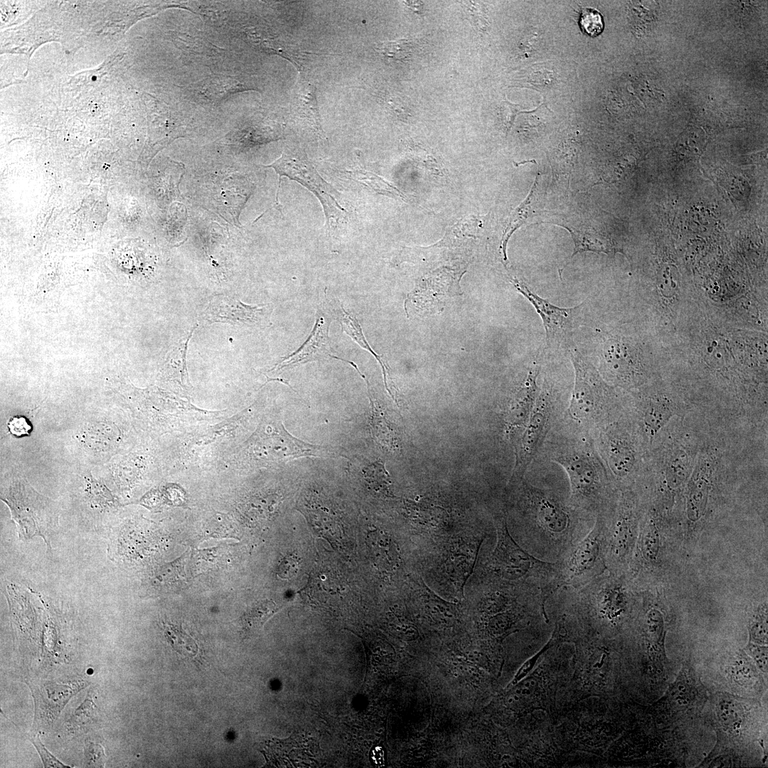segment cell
<instances>
[{
    "mask_svg": "<svg viewBox=\"0 0 768 768\" xmlns=\"http://www.w3.org/2000/svg\"><path fill=\"white\" fill-rule=\"evenodd\" d=\"M521 481L518 502L525 520L526 550L545 561L562 560L590 530L595 518L551 489Z\"/></svg>",
    "mask_w": 768,
    "mask_h": 768,
    "instance_id": "cell-1",
    "label": "cell"
},
{
    "mask_svg": "<svg viewBox=\"0 0 768 768\" xmlns=\"http://www.w3.org/2000/svg\"><path fill=\"white\" fill-rule=\"evenodd\" d=\"M497 540L487 570L500 583L539 591L545 602L562 587L561 562L540 560L521 547L510 534L503 515L495 518Z\"/></svg>",
    "mask_w": 768,
    "mask_h": 768,
    "instance_id": "cell-2",
    "label": "cell"
},
{
    "mask_svg": "<svg viewBox=\"0 0 768 768\" xmlns=\"http://www.w3.org/2000/svg\"><path fill=\"white\" fill-rule=\"evenodd\" d=\"M552 462L566 472L570 482V503L595 518L603 512L607 479L603 466L590 440L568 444L553 452Z\"/></svg>",
    "mask_w": 768,
    "mask_h": 768,
    "instance_id": "cell-3",
    "label": "cell"
},
{
    "mask_svg": "<svg viewBox=\"0 0 768 768\" xmlns=\"http://www.w3.org/2000/svg\"><path fill=\"white\" fill-rule=\"evenodd\" d=\"M567 352L575 372L574 388L567 413L577 427L586 430H593L601 422L604 414L607 387L599 371L580 353L575 344Z\"/></svg>",
    "mask_w": 768,
    "mask_h": 768,
    "instance_id": "cell-4",
    "label": "cell"
},
{
    "mask_svg": "<svg viewBox=\"0 0 768 768\" xmlns=\"http://www.w3.org/2000/svg\"><path fill=\"white\" fill-rule=\"evenodd\" d=\"M265 166L272 168L279 175L276 204L281 213L282 212L279 203V192L282 177L286 176L305 186L319 199L329 229L332 223H338L347 214V210L337 200L340 194L319 174L302 147L291 145L284 148L280 157Z\"/></svg>",
    "mask_w": 768,
    "mask_h": 768,
    "instance_id": "cell-5",
    "label": "cell"
},
{
    "mask_svg": "<svg viewBox=\"0 0 768 768\" xmlns=\"http://www.w3.org/2000/svg\"><path fill=\"white\" fill-rule=\"evenodd\" d=\"M606 555V520L601 513L587 535L560 560L562 587L578 589L604 574Z\"/></svg>",
    "mask_w": 768,
    "mask_h": 768,
    "instance_id": "cell-6",
    "label": "cell"
},
{
    "mask_svg": "<svg viewBox=\"0 0 768 768\" xmlns=\"http://www.w3.org/2000/svg\"><path fill=\"white\" fill-rule=\"evenodd\" d=\"M247 450L255 460L278 461L329 454L328 449L291 435L277 417L264 419L247 442Z\"/></svg>",
    "mask_w": 768,
    "mask_h": 768,
    "instance_id": "cell-7",
    "label": "cell"
},
{
    "mask_svg": "<svg viewBox=\"0 0 768 768\" xmlns=\"http://www.w3.org/2000/svg\"><path fill=\"white\" fill-rule=\"evenodd\" d=\"M511 282L540 316L545 331L546 348L567 350L572 346L573 334L580 324L585 302L570 308L559 307L531 292L518 279L513 278Z\"/></svg>",
    "mask_w": 768,
    "mask_h": 768,
    "instance_id": "cell-8",
    "label": "cell"
},
{
    "mask_svg": "<svg viewBox=\"0 0 768 768\" xmlns=\"http://www.w3.org/2000/svg\"><path fill=\"white\" fill-rule=\"evenodd\" d=\"M754 700L728 693L715 694L711 700L712 718L718 732V743L737 747L749 740L753 722Z\"/></svg>",
    "mask_w": 768,
    "mask_h": 768,
    "instance_id": "cell-9",
    "label": "cell"
},
{
    "mask_svg": "<svg viewBox=\"0 0 768 768\" xmlns=\"http://www.w3.org/2000/svg\"><path fill=\"white\" fill-rule=\"evenodd\" d=\"M34 702V718L31 733L48 731L73 696L87 686L84 681L60 683L47 680H29Z\"/></svg>",
    "mask_w": 768,
    "mask_h": 768,
    "instance_id": "cell-10",
    "label": "cell"
},
{
    "mask_svg": "<svg viewBox=\"0 0 768 768\" xmlns=\"http://www.w3.org/2000/svg\"><path fill=\"white\" fill-rule=\"evenodd\" d=\"M636 500L625 494L618 505L614 521L607 526V565L614 572L625 567L629 560L636 528Z\"/></svg>",
    "mask_w": 768,
    "mask_h": 768,
    "instance_id": "cell-11",
    "label": "cell"
},
{
    "mask_svg": "<svg viewBox=\"0 0 768 768\" xmlns=\"http://www.w3.org/2000/svg\"><path fill=\"white\" fill-rule=\"evenodd\" d=\"M553 415V401L547 388L540 390L535 405L523 427L516 446L514 479H523L526 470L536 455L550 428Z\"/></svg>",
    "mask_w": 768,
    "mask_h": 768,
    "instance_id": "cell-12",
    "label": "cell"
},
{
    "mask_svg": "<svg viewBox=\"0 0 768 768\" xmlns=\"http://www.w3.org/2000/svg\"><path fill=\"white\" fill-rule=\"evenodd\" d=\"M330 315L325 307H319L316 324L308 339L297 351L283 358L276 366L278 370L331 356L329 328L332 319Z\"/></svg>",
    "mask_w": 768,
    "mask_h": 768,
    "instance_id": "cell-13",
    "label": "cell"
},
{
    "mask_svg": "<svg viewBox=\"0 0 768 768\" xmlns=\"http://www.w3.org/2000/svg\"><path fill=\"white\" fill-rule=\"evenodd\" d=\"M266 307L249 306L240 300L228 297H217L210 302L204 317L211 322H232L250 325L262 324L266 316Z\"/></svg>",
    "mask_w": 768,
    "mask_h": 768,
    "instance_id": "cell-14",
    "label": "cell"
},
{
    "mask_svg": "<svg viewBox=\"0 0 768 768\" xmlns=\"http://www.w3.org/2000/svg\"><path fill=\"white\" fill-rule=\"evenodd\" d=\"M598 448L610 468L617 476H627L635 464V452L629 440L615 430L600 432Z\"/></svg>",
    "mask_w": 768,
    "mask_h": 768,
    "instance_id": "cell-15",
    "label": "cell"
},
{
    "mask_svg": "<svg viewBox=\"0 0 768 768\" xmlns=\"http://www.w3.org/2000/svg\"><path fill=\"white\" fill-rule=\"evenodd\" d=\"M705 700L703 687L690 665L685 664L675 682L668 688L666 703L673 712L693 711Z\"/></svg>",
    "mask_w": 768,
    "mask_h": 768,
    "instance_id": "cell-16",
    "label": "cell"
},
{
    "mask_svg": "<svg viewBox=\"0 0 768 768\" xmlns=\"http://www.w3.org/2000/svg\"><path fill=\"white\" fill-rule=\"evenodd\" d=\"M484 538L474 541H464L449 550L443 566L444 572L452 584L462 591L475 567Z\"/></svg>",
    "mask_w": 768,
    "mask_h": 768,
    "instance_id": "cell-17",
    "label": "cell"
},
{
    "mask_svg": "<svg viewBox=\"0 0 768 768\" xmlns=\"http://www.w3.org/2000/svg\"><path fill=\"white\" fill-rule=\"evenodd\" d=\"M602 372L620 383H631L638 374L639 368L633 356L621 342L609 340L602 353Z\"/></svg>",
    "mask_w": 768,
    "mask_h": 768,
    "instance_id": "cell-18",
    "label": "cell"
},
{
    "mask_svg": "<svg viewBox=\"0 0 768 768\" xmlns=\"http://www.w3.org/2000/svg\"><path fill=\"white\" fill-rule=\"evenodd\" d=\"M538 374L537 368L529 371L511 407L508 430L512 434L523 429L535 405L540 391L537 384Z\"/></svg>",
    "mask_w": 768,
    "mask_h": 768,
    "instance_id": "cell-19",
    "label": "cell"
},
{
    "mask_svg": "<svg viewBox=\"0 0 768 768\" xmlns=\"http://www.w3.org/2000/svg\"><path fill=\"white\" fill-rule=\"evenodd\" d=\"M728 663L726 673L730 684L748 695H759L764 683L750 658L742 651L731 657Z\"/></svg>",
    "mask_w": 768,
    "mask_h": 768,
    "instance_id": "cell-20",
    "label": "cell"
},
{
    "mask_svg": "<svg viewBox=\"0 0 768 768\" xmlns=\"http://www.w3.org/2000/svg\"><path fill=\"white\" fill-rule=\"evenodd\" d=\"M191 86L201 98L210 102H219L235 92L257 90V87L250 82L223 75L209 77Z\"/></svg>",
    "mask_w": 768,
    "mask_h": 768,
    "instance_id": "cell-21",
    "label": "cell"
},
{
    "mask_svg": "<svg viewBox=\"0 0 768 768\" xmlns=\"http://www.w3.org/2000/svg\"><path fill=\"white\" fill-rule=\"evenodd\" d=\"M367 543L370 558L378 568L393 571L398 567L400 553L390 536L380 530H374L368 533Z\"/></svg>",
    "mask_w": 768,
    "mask_h": 768,
    "instance_id": "cell-22",
    "label": "cell"
},
{
    "mask_svg": "<svg viewBox=\"0 0 768 768\" xmlns=\"http://www.w3.org/2000/svg\"><path fill=\"white\" fill-rule=\"evenodd\" d=\"M246 36L250 43L260 50L280 55L290 60L298 70L304 69L303 55L294 46L279 40L269 33L264 28H252L246 31Z\"/></svg>",
    "mask_w": 768,
    "mask_h": 768,
    "instance_id": "cell-23",
    "label": "cell"
},
{
    "mask_svg": "<svg viewBox=\"0 0 768 768\" xmlns=\"http://www.w3.org/2000/svg\"><path fill=\"white\" fill-rule=\"evenodd\" d=\"M294 109L299 117L305 119L319 134H322L314 85L308 81L301 82L294 100Z\"/></svg>",
    "mask_w": 768,
    "mask_h": 768,
    "instance_id": "cell-24",
    "label": "cell"
},
{
    "mask_svg": "<svg viewBox=\"0 0 768 768\" xmlns=\"http://www.w3.org/2000/svg\"><path fill=\"white\" fill-rule=\"evenodd\" d=\"M555 225L567 229L572 238L574 250L570 260L579 252L608 253L611 251L612 247L609 240L599 233L595 232L594 229L575 228L564 225Z\"/></svg>",
    "mask_w": 768,
    "mask_h": 768,
    "instance_id": "cell-25",
    "label": "cell"
},
{
    "mask_svg": "<svg viewBox=\"0 0 768 768\" xmlns=\"http://www.w3.org/2000/svg\"><path fill=\"white\" fill-rule=\"evenodd\" d=\"M91 688L82 703L74 710L66 722L70 732H78L94 723L97 718V708L94 701L95 692Z\"/></svg>",
    "mask_w": 768,
    "mask_h": 768,
    "instance_id": "cell-26",
    "label": "cell"
},
{
    "mask_svg": "<svg viewBox=\"0 0 768 768\" xmlns=\"http://www.w3.org/2000/svg\"><path fill=\"white\" fill-rule=\"evenodd\" d=\"M341 176L370 186L377 192L389 196L404 198L403 194L395 187L377 175L358 168L352 170L339 171Z\"/></svg>",
    "mask_w": 768,
    "mask_h": 768,
    "instance_id": "cell-27",
    "label": "cell"
},
{
    "mask_svg": "<svg viewBox=\"0 0 768 768\" xmlns=\"http://www.w3.org/2000/svg\"><path fill=\"white\" fill-rule=\"evenodd\" d=\"M537 183L538 177L535 178V181L526 198L513 212L510 218L509 223L503 233L501 248L502 249L503 261L506 264L508 263L506 255V246L509 238H511L513 232L522 224H523L526 222V219L528 218L533 213L532 209V205L533 201V194L536 188Z\"/></svg>",
    "mask_w": 768,
    "mask_h": 768,
    "instance_id": "cell-28",
    "label": "cell"
},
{
    "mask_svg": "<svg viewBox=\"0 0 768 768\" xmlns=\"http://www.w3.org/2000/svg\"><path fill=\"white\" fill-rule=\"evenodd\" d=\"M343 310V316L341 319V323L343 330L348 334L351 338H353L362 348L368 351L372 355H373L378 361L381 365L383 369V373L384 376V382L385 385L388 383L390 385H393L394 383L391 380L390 375V369L388 364H386L382 359L381 356L375 353L368 342L366 341L364 336L363 335L362 329L358 323V321L348 312L341 306Z\"/></svg>",
    "mask_w": 768,
    "mask_h": 768,
    "instance_id": "cell-29",
    "label": "cell"
},
{
    "mask_svg": "<svg viewBox=\"0 0 768 768\" xmlns=\"http://www.w3.org/2000/svg\"><path fill=\"white\" fill-rule=\"evenodd\" d=\"M115 437L116 434L110 425L99 423L87 426L83 431L82 438L87 446L100 450L110 447Z\"/></svg>",
    "mask_w": 768,
    "mask_h": 768,
    "instance_id": "cell-30",
    "label": "cell"
},
{
    "mask_svg": "<svg viewBox=\"0 0 768 768\" xmlns=\"http://www.w3.org/2000/svg\"><path fill=\"white\" fill-rule=\"evenodd\" d=\"M708 494V482L703 476L696 479L689 494L688 514L690 519L700 517L706 505Z\"/></svg>",
    "mask_w": 768,
    "mask_h": 768,
    "instance_id": "cell-31",
    "label": "cell"
},
{
    "mask_svg": "<svg viewBox=\"0 0 768 768\" xmlns=\"http://www.w3.org/2000/svg\"><path fill=\"white\" fill-rule=\"evenodd\" d=\"M165 636L177 652L188 656H195L197 654L198 646L196 641L178 627L169 624L166 625Z\"/></svg>",
    "mask_w": 768,
    "mask_h": 768,
    "instance_id": "cell-32",
    "label": "cell"
},
{
    "mask_svg": "<svg viewBox=\"0 0 768 768\" xmlns=\"http://www.w3.org/2000/svg\"><path fill=\"white\" fill-rule=\"evenodd\" d=\"M413 48L412 42L407 39L383 42L376 48L385 58L397 62L409 60L412 55Z\"/></svg>",
    "mask_w": 768,
    "mask_h": 768,
    "instance_id": "cell-33",
    "label": "cell"
},
{
    "mask_svg": "<svg viewBox=\"0 0 768 768\" xmlns=\"http://www.w3.org/2000/svg\"><path fill=\"white\" fill-rule=\"evenodd\" d=\"M277 605L270 600H265L255 604L244 616V622L250 629L261 627L264 623L278 609Z\"/></svg>",
    "mask_w": 768,
    "mask_h": 768,
    "instance_id": "cell-34",
    "label": "cell"
},
{
    "mask_svg": "<svg viewBox=\"0 0 768 768\" xmlns=\"http://www.w3.org/2000/svg\"><path fill=\"white\" fill-rule=\"evenodd\" d=\"M565 641V639H564V637L562 636V635L560 634L559 630L556 627H555V629H554V631L553 632V634H552L550 639H549V641L544 645V646L538 653H536L531 658L528 659L520 667V668L516 672V675L514 676V677L513 678L511 681L507 686V688H510L516 686L521 681H522L530 673V671L534 668L535 665L536 664L537 661L538 660L539 657L542 654H543L545 651H547L550 648L553 647L554 646H555V645L558 644L559 643H560L562 641Z\"/></svg>",
    "mask_w": 768,
    "mask_h": 768,
    "instance_id": "cell-35",
    "label": "cell"
},
{
    "mask_svg": "<svg viewBox=\"0 0 768 768\" xmlns=\"http://www.w3.org/2000/svg\"><path fill=\"white\" fill-rule=\"evenodd\" d=\"M157 585L163 588L174 589L185 581V574L181 560H178L172 563L161 567L155 577Z\"/></svg>",
    "mask_w": 768,
    "mask_h": 768,
    "instance_id": "cell-36",
    "label": "cell"
},
{
    "mask_svg": "<svg viewBox=\"0 0 768 768\" xmlns=\"http://www.w3.org/2000/svg\"><path fill=\"white\" fill-rule=\"evenodd\" d=\"M671 410L663 403H653L648 407L644 415V422L651 434H655L668 420Z\"/></svg>",
    "mask_w": 768,
    "mask_h": 768,
    "instance_id": "cell-37",
    "label": "cell"
},
{
    "mask_svg": "<svg viewBox=\"0 0 768 768\" xmlns=\"http://www.w3.org/2000/svg\"><path fill=\"white\" fill-rule=\"evenodd\" d=\"M658 550V535L655 528L648 525L644 528L639 542V552L641 556L646 560H652L656 558V552Z\"/></svg>",
    "mask_w": 768,
    "mask_h": 768,
    "instance_id": "cell-38",
    "label": "cell"
},
{
    "mask_svg": "<svg viewBox=\"0 0 768 768\" xmlns=\"http://www.w3.org/2000/svg\"><path fill=\"white\" fill-rule=\"evenodd\" d=\"M580 22L582 31L591 36H598L602 33L604 28L601 14L597 10L591 8L583 9Z\"/></svg>",
    "mask_w": 768,
    "mask_h": 768,
    "instance_id": "cell-39",
    "label": "cell"
},
{
    "mask_svg": "<svg viewBox=\"0 0 768 768\" xmlns=\"http://www.w3.org/2000/svg\"><path fill=\"white\" fill-rule=\"evenodd\" d=\"M84 755L85 767H105L106 756L101 744L86 740L84 745Z\"/></svg>",
    "mask_w": 768,
    "mask_h": 768,
    "instance_id": "cell-40",
    "label": "cell"
},
{
    "mask_svg": "<svg viewBox=\"0 0 768 768\" xmlns=\"http://www.w3.org/2000/svg\"><path fill=\"white\" fill-rule=\"evenodd\" d=\"M30 740L37 750L44 767H70L60 761L47 750L45 745L41 742L38 733H31Z\"/></svg>",
    "mask_w": 768,
    "mask_h": 768,
    "instance_id": "cell-41",
    "label": "cell"
},
{
    "mask_svg": "<svg viewBox=\"0 0 768 768\" xmlns=\"http://www.w3.org/2000/svg\"><path fill=\"white\" fill-rule=\"evenodd\" d=\"M752 641L758 644H764L767 639V614L759 613L752 622L750 629Z\"/></svg>",
    "mask_w": 768,
    "mask_h": 768,
    "instance_id": "cell-42",
    "label": "cell"
},
{
    "mask_svg": "<svg viewBox=\"0 0 768 768\" xmlns=\"http://www.w3.org/2000/svg\"><path fill=\"white\" fill-rule=\"evenodd\" d=\"M8 428L9 432L16 437L28 436L33 430L29 420L22 415L11 417L8 422Z\"/></svg>",
    "mask_w": 768,
    "mask_h": 768,
    "instance_id": "cell-43",
    "label": "cell"
},
{
    "mask_svg": "<svg viewBox=\"0 0 768 768\" xmlns=\"http://www.w3.org/2000/svg\"><path fill=\"white\" fill-rule=\"evenodd\" d=\"M299 558L294 554L285 556L277 568L278 575L284 580L293 577L298 572Z\"/></svg>",
    "mask_w": 768,
    "mask_h": 768,
    "instance_id": "cell-44",
    "label": "cell"
},
{
    "mask_svg": "<svg viewBox=\"0 0 768 768\" xmlns=\"http://www.w3.org/2000/svg\"><path fill=\"white\" fill-rule=\"evenodd\" d=\"M747 654L751 656L759 670L767 674V647L758 644H750L746 647Z\"/></svg>",
    "mask_w": 768,
    "mask_h": 768,
    "instance_id": "cell-45",
    "label": "cell"
},
{
    "mask_svg": "<svg viewBox=\"0 0 768 768\" xmlns=\"http://www.w3.org/2000/svg\"><path fill=\"white\" fill-rule=\"evenodd\" d=\"M500 113L508 132L513 124L516 115L518 113H520V112H518V108L517 105L508 101H504L501 104Z\"/></svg>",
    "mask_w": 768,
    "mask_h": 768,
    "instance_id": "cell-46",
    "label": "cell"
},
{
    "mask_svg": "<svg viewBox=\"0 0 768 768\" xmlns=\"http://www.w3.org/2000/svg\"><path fill=\"white\" fill-rule=\"evenodd\" d=\"M686 461V459L681 461V458L678 457L672 462L668 470V476L672 479L673 482L675 483L676 481L678 480L681 481L683 479L685 474L687 472Z\"/></svg>",
    "mask_w": 768,
    "mask_h": 768,
    "instance_id": "cell-47",
    "label": "cell"
},
{
    "mask_svg": "<svg viewBox=\"0 0 768 768\" xmlns=\"http://www.w3.org/2000/svg\"><path fill=\"white\" fill-rule=\"evenodd\" d=\"M371 758L377 766L384 764V752L381 747H377L372 751Z\"/></svg>",
    "mask_w": 768,
    "mask_h": 768,
    "instance_id": "cell-48",
    "label": "cell"
},
{
    "mask_svg": "<svg viewBox=\"0 0 768 768\" xmlns=\"http://www.w3.org/2000/svg\"><path fill=\"white\" fill-rule=\"evenodd\" d=\"M404 3L417 14H421L422 2L417 1H405Z\"/></svg>",
    "mask_w": 768,
    "mask_h": 768,
    "instance_id": "cell-49",
    "label": "cell"
},
{
    "mask_svg": "<svg viewBox=\"0 0 768 768\" xmlns=\"http://www.w3.org/2000/svg\"><path fill=\"white\" fill-rule=\"evenodd\" d=\"M95 79H96L95 76H93L92 80H95Z\"/></svg>",
    "mask_w": 768,
    "mask_h": 768,
    "instance_id": "cell-50",
    "label": "cell"
}]
</instances>
